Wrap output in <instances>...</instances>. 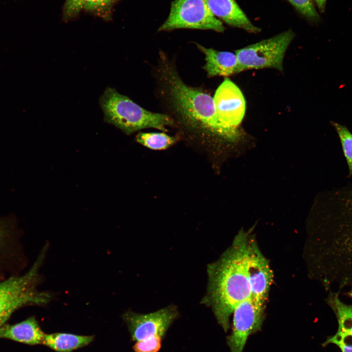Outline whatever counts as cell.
Segmentation results:
<instances>
[{
	"label": "cell",
	"mask_w": 352,
	"mask_h": 352,
	"mask_svg": "<svg viewBox=\"0 0 352 352\" xmlns=\"http://www.w3.org/2000/svg\"><path fill=\"white\" fill-rule=\"evenodd\" d=\"M152 74L163 113L171 118L175 126L193 135L227 143L242 138L241 132L227 128L220 121L213 97L202 87L186 84L175 60L164 51H159Z\"/></svg>",
	"instance_id": "6da1fadb"
},
{
	"label": "cell",
	"mask_w": 352,
	"mask_h": 352,
	"mask_svg": "<svg viewBox=\"0 0 352 352\" xmlns=\"http://www.w3.org/2000/svg\"><path fill=\"white\" fill-rule=\"evenodd\" d=\"M249 232L241 231L231 245L207 266V292L201 300L210 307L225 331L236 306L251 297L248 271Z\"/></svg>",
	"instance_id": "7a4b0ae2"
},
{
	"label": "cell",
	"mask_w": 352,
	"mask_h": 352,
	"mask_svg": "<svg viewBox=\"0 0 352 352\" xmlns=\"http://www.w3.org/2000/svg\"><path fill=\"white\" fill-rule=\"evenodd\" d=\"M106 122L114 125L127 134L146 128L164 132L167 127L175 126L173 121L163 113L148 110L116 89L107 88L100 98Z\"/></svg>",
	"instance_id": "3957f363"
},
{
	"label": "cell",
	"mask_w": 352,
	"mask_h": 352,
	"mask_svg": "<svg viewBox=\"0 0 352 352\" xmlns=\"http://www.w3.org/2000/svg\"><path fill=\"white\" fill-rule=\"evenodd\" d=\"M46 251L43 249L32 267L24 275L11 277L0 283V328L17 309L27 306L44 305L52 296L37 289L39 269Z\"/></svg>",
	"instance_id": "277c9868"
},
{
	"label": "cell",
	"mask_w": 352,
	"mask_h": 352,
	"mask_svg": "<svg viewBox=\"0 0 352 352\" xmlns=\"http://www.w3.org/2000/svg\"><path fill=\"white\" fill-rule=\"evenodd\" d=\"M294 37V32L288 30L236 50L241 72L265 68L282 71L285 53Z\"/></svg>",
	"instance_id": "5b68a950"
},
{
	"label": "cell",
	"mask_w": 352,
	"mask_h": 352,
	"mask_svg": "<svg viewBox=\"0 0 352 352\" xmlns=\"http://www.w3.org/2000/svg\"><path fill=\"white\" fill-rule=\"evenodd\" d=\"M177 29L211 30L223 32L225 27L208 8L204 0H174L158 32Z\"/></svg>",
	"instance_id": "8992f818"
},
{
	"label": "cell",
	"mask_w": 352,
	"mask_h": 352,
	"mask_svg": "<svg viewBox=\"0 0 352 352\" xmlns=\"http://www.w3.org/2000/svg\"><path fill=\"white\" fill-rule=\"evenodd\" d=\"M265 304L252 297L238 304L233 312L232 330L227 338L231 352H243L249 336L261 329Z\"/></svg>",
	"instance_id": "52a82bcc"
},
{
	"label": "cell",
	"mask_w": 352,
	"mask_h": 352,
	"mask_svg": "<svg viewBox=\"0 0 352 352\" xmlns=\"http://www.w3.org/2000/svg\"><path fill=\"white\" fill-rule=\"evenodd\" d=\"M178 314L176 307L170 305L145 314L129 310L123 314L122 318L128 326L132 340L137 341L155 336L162 337Z\"/></svg>",
	"instance_id": "ba28073f"
},
{
	"label": "cell",
	"mask_w": 352,
	"mask_h": 352,
	"mask_svg": "<svg viewBox=\"0 0 352 352\" xmlns=\"http://www.w3.org/2000/svg\"><path fill=\"white\" fill-rule=\"evenodd\" d=\"M213 99L220 121L227 128L240 132L239 126L246 110L245 101L240 89L225 78L217 89Z\"/></svg>",
	"instance_id": "9c48e42d"
},
{
	"label": "cell",
	"mask_w": 352,
	"mask_h": 352,
	"mask_svg": "<svg viewBox=\"0 0 352 352\" xmlns=\"http://www.w3.org/2000/svg\"><path fill=\"white\" fill-rule=\"evenodd\" d=\"M251 235L248 242V271L251 297L258 302L265 304L273 281V272L268 261L263 255L253 236Z\"/></svg>",
	"instance_id": "30bf717a"
},
{
	"label": "cell",
	"mask_w": 352,
	"mask_h": 352,
	"mask_svg": "<svg viewBox=\"0 0 352 352\" xmlns=\"http://www.w3.org/2000/svg\"><path fill=\"white\" fill-rule=\"evenodd\" d=\"M212 14L222 22L250 33L261 29L253 24L235 0H204Z\"/></svg>",
	"instance_id": "8fae6325"
},
{
	"label": "cell",
	"mask_w": 352,
	"mask_h": 352,
	"mask_svg": "<svg viewBox=\"0 0 352 352\" xmlns=\"http://www.w3.org/2000/svg\"><path fill=\"white\" fill-rule=\"evenodd\" d=\"M197 48L205 56L203 68L209 78L217 76H228L241 72L235 53L206 48L196 43Z\"/></svg>",
	"instance_id": "7c38bea8"
},
{
	"label": "cell",
	"mask_w": 352,
	"mask_h": 352,
	"mask_svg": "<svg viewBox=\"0 0 352 352\" xmlns=\"http://www.w3.org/2000/svg\"><path fill=\"white\" fill-rule=\"evenodd\" d=\"M44 335L34 317L15 324H5L0 328V339H6L26 345L42 344Z\"/></svg>",
	"instance_id": "4fadbf2b"
},
{
	"label": "cell",
	"mask_w": 352,
	"mask_h": 352,
	"mask_svg": "<svg viewBox=\"0 0 352 352\" xmlns=\"http://www.w3.org/2000/svg\"><path fill=\"white\" fill-rule=\"evenodd\" d=\"M116 1L117 0H65L63 17L64 20H70L85 11L103 20H110Z\"/></svg>",
	"instance_id": "5bb4252c"
},
{
	"label": "cell",
	"mask_w": 352,
	"mask_h": 352,
	"mask_svg": "<svg viewBox=\"0 0 352 352\" xmlns=\"http://www.w3.org/2000/svg\"><path fill=\"white\" fill-rule=\"evenodd\" d=\"M93 339V336L54 333L45 334L42 344L56 352H72L74 350L88 345Z\"/></svg>",
	"instance_id": "9a60e30c"
},
{
	"label": "cell",
	"mask_w": 352,
	"mask_h": 352,
	"mask_svg": "<svg viewBox=\"0 0 352 352\" xmlns=\"http://www.w3.org/2000/svg\"><path fill=\"white\" fill-rule=\"evenodd\" d=\"M136 141L145 147L155 150L169 148L177 141L176 136L163 132H139L136 136Z\"/></svg>",
	"instance_id": "2e32d148"
},
{
	"label": "cell",
	"mask_w": 352,
	"mask_h": 352,
	"mask_svg": "<svg viewBox=\"0 0 352 352\" xmlns=\"http://www.w3.org/2000/svg\"><path fill=\"white\" fill-rule=\"evenodd\" d=\"M332 125L340 139L350 172L352 173V133L345 126L337 123L333 122Z\"/></svg>",
	"instance_id": "e0dca14e"
},
{
	"label": "cell",
	"mask_w": 352,
	"mask_h": 352,
	"mask_svg": "<svg viewBox=\"0 0 352 352\" xmlns=\"http://www.w3.org/2000/svg\"><path fill=\"white\" fill-rule=\"evenodd\" d=\"M302 16L312 22H317L320 18L312 0H287Z\"/></svg>",
	"instance_id": "ac0fdd59"
},
{
	"label": "cell",
	"mask_w": 352,
	"mask_h": 352,
	"mask_svg": "<svg viewBox=\"0 0 352 352\" xmlns=\"http://www.w3.org/2000/svg\"><path fill=\"white\" fill-rule=\"evenodd\" d=\"M161 338L155 336L137 341L133 349L135 352H157L161 348Z\"/></svg>",
	"instance_id": "d6986e66"
},
{
	"label": "cell",
	"mask_w": 352,
	"mask_h": 352,
	"mask_svg": "<svg viewBox=\"0 0 352 352\" xmlns=\"http://www.w3.org/2000/svg\"><path fill=\"white\" fill-rule=\"evenodd\" d=\"M329 344L337 346L342 352H352V340L336 338L332 336L324 343V345Z\"/></svg>",
	"instance_id": "ffe728a7"
},
{
	"label": "cell",
	"mask_w": 352,
	"mask_h": 352,
	"mask_svg": "<svg viewBox=\"0 0 352 352\" xmlns=\"http://www.w3.org/2000/svg\"><path fill=\"white\" fill-rule=\"evenodd\" d=\"M8 233L3 223L0 222V249H1L7 241Z\"/></svg>",
	"instance_id": "44dd1931"
},
{
	"label": "cell",
	"mask_w": 352,
	"mask_h": 352,
	"mask_svg": "<svg viewBox=\"0 0 352 352\" xmlns=\"http://www.w3.org/2000/svg\"><path fill=\"white\" fill-rule=\"evenodd\" d=\"M318 8L321 11H324L325 9L327 0H314Z\"/></svg>",
	"instance_id": "7402d4cb"
},
{
	"label": "cell",
	"mask_w": 352,
	"mask_h": 352,
	"mask_svg": "<svg viewBox=\"0 0 352 352\" xmlns=\"http://www.w3.org/2000/svg\"><path fill=\"white\" fill-rule=\"evenodd\" d=\"M351 224L352 225V212H349Z\"/></svg>",
	"instance_id": "603a6c76"
},
{
	"label": "cell",
	"mask_w": 352,
	"mask_h": 352,
	"mask_svg": "<svg viewBox=\"0 0 352 352\" xmlns=\"http://www.w3.org/2000/svg\"><path fill=\"white\" fill-rule=\"evenodd\" d=\"M348 293L349 296L352 298V287L350 290V291L348 292Z\"/></svg>",
	"instance_id": "cb8c5ba5"
}]
</instances>
